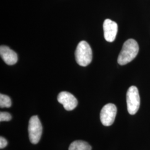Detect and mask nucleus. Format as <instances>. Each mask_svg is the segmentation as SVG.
<instances>
[{"instance_id": "nucleus-1", "label": "nucleus", "mask_w": 150, "mask_h": 150, "mask_svg": "<svg viewBox=\"0 0 150 150\" xmlns=\"http://www.w3.org/2000/svg\"><path fill=\"white\" fill-rule=\"evenodd\" d=\"M139 51L137 42L134 39H129L123 44L117 59L118 64L125 65L131 62L137 56Z\"/></svg>"}, {"instance_id": "nucleus-2", "label": "nucleus", "mask_w": 150, "mask_h": 150, "mask_svg": "<svg viewBox=\"0 0 150 150\" xmlns=\"http://www.w3.org/2000/svg\"><path fill=\"white\" fill-rule=\"evenodd\" d=\"M75 59L81 66L85 67L91 63L92 59V49L85 41H82L78 44L75 51Z\"/></svg>"}, {"instance_id": "nucleus-3", "label": "nucleus", "mask_w": 150, "mask_h": 150, "mask_svg": "<svg viewBox=\"0 0 150 150\" xmlns=\"http://www.w3.org/2000/svg\"><path fill=\"white\" fill-rule=\"evenodd\" d=\"M28 136L32 144H37L41 139L42 134V126L38 116H33L28 123Z\"/></svg>"}, {"instance_id": "nucleus-4", "label": "nucleus", "mask_w": 150, "mask_h": 150, "mask_svg": "<svg viewBox=\"0 0 150 150\" xmlns=\"http://www.w3.org/2000/svg\"><path fill=\"white\" fill-rule=\"evenodd\" d=\"M126 102L129 113L132 115L136 114L138 111L140 106L139 92L136 86H131L127 90Z\"/></svg>"}, {"instance_id": "nucleus-5", "label": "nucleus", "mask_w": 150, "mask_h": 150, "mask_svg": "<svg viewBox=\"0 0 150 150\" xmlns=\"http://www.w3.org/2000/svg\"><path fill=\"white\" fill-rule=\"evenodd\" d=\"M117 113V107L113 103L105 105L100 112V120L102 125L105 126L112 125Z\"/></svg>"}, {"instance_id": "nucleus-6", "label": "nucleus", "mask_w": 150, "mask_h": 150, "mask_svg": "<svg viewBox=\"0 0 150 150\" xmlns=\"http://www.w3.org/2000/svg\"><path fill=\"white\" fill-rule=\"evenodd\" d=\"M57 101L63 105L67 111H72L77 107L78 101L72 94L66 91L60 92L57 96Z\"/></svg>"}, {"instance_id": "nucleus-7", "label": "nucleus", "mask_w": 150, "mask_h": 150, "mask_svg": "<svg viewBox=\"0 0 150 150\" xmlns=\"http://www.w3.org/2000/svg\"><path fill=\"white\" fill-rule=\"evenodd\" d=\"M103 28L105 39L109 42L114 41L118 32V25L116 22L110 19H106L103 22Z\"/></svg>"}, {"instance_id": "nucleus-8", "label": "nucleus", "mask_w": 150, "mask_h": 150, "mask_svg": "<svg viewBox=\"0 0 150 150\" xmlns=\"http://www.w3.org/2000/svg\"><path fill=\"white\" fill-rule=\"evenodd\" d=\"M0 55L1 58L7 64L13 65L17 62V54L14 51L7 46H1Z\"/></svg>"}, {"instance_id": "nucleus-9", "label": "nucleus", "mask_w": 150, "mask_h": 150, "mask_svg": "<svg viewBox=\"0 0 150 150\" xmlns=\"http://www.w3.org/2000/svg\"><path fill=\"white\" fill-rule=\"evenodd\" d=\"M92 147L87 142L84 141L77 140L71 144L69 150H91Z\"/></svg>"}, {"instance_id": "nucleus-10", "label": "nucleus", "mask_w": 150, "mask_h": 150, "mask_svg": "<svg viewBox=\"0 0 150 150\" xmlns=\"http://www.w3.org/2000/svg\"><path fill=\"white\" fill-rule=\"evenodd\" d=\"M12 102L10 97L1 93L0 95V107L1 108H9L11 106Z\"/></svg>"}, {"instance_id": "nucleus-11", "label": "nucleus", "mask_w": 150, "mask_h": 150, "mask_svg": "<svg viewBox=\"0 0 150 150\" xmlns=\"http://www.w3.org/2000/svg\"><path fill=\"white\" fill-rule=\"evenodd\" d=\"M12 118L10 113L7 112H0V121H9Z\"/></svg>"}, {"instance_id": "nucleus-12", "label": "nucleus", "mask_w": 150, "mask_h": 150, "mask_svg": "<svg viewBox=\"0 0 150 150\" xmlns=\"http://www.w3.org/2000/svg\"><path fill=\"white\" fill-rule=\"evenodd\" d=\"M7 144H8L7 141L4 137L1 136L0 137V149H2L5 148L7 145Z\"/></svg>"}]
</instances>
